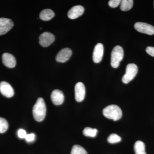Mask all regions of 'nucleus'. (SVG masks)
Listing matches in <instances>:
<instances>
[{
  "mask_svg": "<svg viewBox=\"0 0 154 154\" xmlns=\"http://www.w3.org/2000/svg\"><path fill=\"white\" fill-rule=\"evenodd\" d=\"M46 113V107L44 99L39 98L33 106V114L35 120L41 122L44 120Z\"/></svg>",
  "mask_w": 154,
  "mask_h": 154,
  "instance_id": "nucleus-1",
  "label": "nucleus"
},
{
  "mask_svg": "<svg viewBox=\"0 0 154 154\" xmlns=\"http://www.w3.org/2000/svg\"><path fill=\"white\" fill-rule=\"evenodd\" d=\"M103 114L106 118L116 121L121 119L122 111L117 105H108L103 109Z\"/></svg>",
  "mask_w": 154,
  "mask_h": 154,
  "instance_id": "nucleus-2",
  "label": "nucleus"
},
{
  "mask_svg": "<svg viewBox=\"0 0 154 154\" xmlns=\"http://www.w3.org/2000/svg\"><path fill=\"white\" fill-rule=\"evenodd\" d=\"M124 56L123 48L119 45L116 46L111 54V66L113 68L118 67Z\"/></svg>",
  "mask_w": 154,
  "mask_h": 154,
  "instance_id": "nucleus-3",
  "label": "nucleus"
},
{
  "mask_svg": "<svg viewBox=\"0 0 154 154\" xmlns=\"http://www.w3.org/2000/svg\"><path fill=\"white\" fill-rule=\"evenodd\" d=\"M138 72L137 66L134 63L128 64L126 66V72L122 78V82L127 84L132 81Z\"/></svg>",
  "mask_w": 154,
  "mask_h": 154,
  "instance_id": "nucleus-4",
  "label": "nucleus"
},
{
  "mask_svg": "<svg viewBox=\"0 0 154 154\" xmlns=\"http://www.w3.org/2000/svg\"><path fill=\"white\" fill-rule=\"evenodd\" d=\"M134 28L140 33H146L148 35L154 34V27L144 22H137L134 25Z\"/></svg>",
  "mask_w": 154,
  "mask_h": 154,
  "instance_id": "nucleus-5",
  "label": "nucleus"
},
{
  "mask_svg": "<svg viewBox=\"0 0 154 154\" xmlns=\"http://www.w3.org/2000/svg\"><path fill=\"white\" fill-rule=\"evenodd\" d=\"M55 40V37L52 33L48 32H44L39 37V42L42 47H47Z\"/></svg>",
  "mask_w": 154,
  "mask_h": 154,
  "instance_id": "nucleus-6",
  "label": "nucleus"
},
{
  "mask_svg": "<svg viewBox=\"0 0 154 154\" xmlns=\"http://www.w3.org/2000/svg\"><path fill=\"white\" fill-rule=\"evenodd\" d=\"M14 24L12 20L7 18H0V35H4L14 27Z\"/></svg>",
  "mask_w": 154,
  "mask_h": 154,
  "instance_id": "nucleus-7",
  "label": "nucleus"
},
{
  "mask_svg": "<svg viewBox=\"0 0 154 154\" xmlns=\"http://www.w3.org/2000/svg\"><path fill=\"white\" fill-rule=\"evenodd\" d=\"M75 99L77 102H81L85 99L86 90L83 83L79 82L76 84L75 88Z\"/></svg>",
  "mask_w": 154,
  "mask_h": 154,
  "instance_id": "nucleus-8",
  "label": "nucleus"
},
{
  "mask_svg": "<svg viewBox=\"0 0 154 154\" xmlns=\"http://www.w3.org/2000/svg\"><path fill=\"white\" fill-rule=\"evenodd\" d=\"M72 55V51L69 48H64L61 50L56 56V60L60 63H65L69 60Z\"/></svg>",
  "mask_w": 154,
  "mask_h": 154,
  "instance_id": "nucleus-9",
  "label": "nucleus"
},
{
  "mask_svg": "<svg viewBox=\"0 0 154 154\" xmlns=\"http://www.w3.org/2000/svg\"><path fill=\"white\" fill-rule=\"evenodd\" d=\"M0 92L3 96L11 98L14 96V89L8 83L2 82L0 83Z\"/></svg>",
  "mask_w": 154,
  "mask_h": 154,
  "instance_id": "nucleus-10",
  "label": "nucleus"
},
{
  "mask_svg": "<svg viewBox=\"0 0 154 154\" xmlns=\"http://www.w3.org/2000/svg\"><path fill=\"white\" fill-rule=\"evenodd\" d=\"M104 54V47L102 43H98L94 48L93 59L95 63H99L102 60Z\"/></svg>",
  "mask_w": 154,
  "mask_h": 154,
  "instance_id": "nucleus-11",
  "label": "nucleus"
},
{
  "mask_svg": "<svg viewBox=\"0 0 154 154\" xmlns=\"http://www.w3.org/2000/svg\"><path fill=\"white\" fill-rule=\"evenodd\" d=\"M85 9L82 6L77 5L70 9L68 12V17L69 19H74L82 16L84 13Z\"/></svg>",
  "mask_w": 154,
  "mask_h": 154,
  "instance_id": "nucleus-12",
  "label": "nucleus"
},
{
  "mask_svg": "<svg viewBox=\"0 0 154 154\" xmlns=\"http://www.w3.org/2000/svg\"><path fill=\"white\" fill-rule=\"evenodd\" d=\"M2 58L3 63L7 67L13 68L16 66V58L12 54L8 53H5L3 54Z\"/></svg>",
  "mask_w": 154,
  "mask_h": 154,
  "instance_id": "nucleus-13",
  "label": "nucleus"
},
{
  "mask_svg": "<svg viewBox=\"0 0 154 154\" xmlns=\"http://www.w3.org/2000/svg\"><path fill=\"white\" fill-rule=\"evenodd\" d=\"M51 97L53 104L56 105H61L64 100L63 93L59 90H55L53 91Z\"/></svg>",
  "mask_w": 154,
  "mask_h": 154,
  "instance_id": "nucleus-14",
  "label": "nucleus"
},
{
  "mask_svg": "<svg viewBox=\"0 0 154 154\" xmlns=\"http://www.w3.org/2000/svg\"><path fill=\"white\" fill-rule=\"evenodd\" d=\"M54 13L50 9H45L40 12L39 18L43 21H49L52 19L54 16Z\"/></svg>",
  "mask_w": 154,
  "mask_h": 154,
  "instance_id": "nucleus-15",
  "label": "nucleus"
},
{
  "mask_svg": "<svg viewBox=\"0 0 154 154\" xmlns=\"http://www.w3.org/2000/svg\"><path fill=\"white\" fill-rule=\"evenodd\" d=\"M134 150L135 154H146L145 145L143 142L141 141L136 142L134 145Z\"/></svg>",
  "mask_w": 154,
  "mask_h": 154,
  "instance_id": "nucleus-16",
  "label": "nucleus"
},
{
  "mask_svg": "<svg viewBox=\"0 0 154 154\" xmlns=\"http://www.w3.org/2000/svg\"><path fill=\"white\" fill-rule=\"evenodd\" d=\"M133 0H122L120 2V9L123 11H129L133 5Z\"/></svg>",
  "mask_w": 154,
  "mask_h": 154,
  "instance_id": "nucleus-17",
  "label": "nucleus"
},
{
  "mask_svg": "<svg viewBox=\"0 0 154 154\" xmlns=\"http://www.w3.org/2000/svg\"><path fill=\"white\" fill-rule=\"evenodd\" d=\"M98 132V130L96 128H92L90 127H87L83 131V134L86 137H94L96 136Z\"/></svg>",
  "mask_w": 154,
  "mask_h": 154,
  "instance_id": "nucleus-18",
  "label": "nucleus"
},
{
  "mask_svg": "<svg viewBox=\"0 0 154 154\" xmlns=\"http://www.w3.org/2000/svg\"><path fill=\"white\" fill-rule=\"evenodd\" d=\"M71 154H88V153L82 146L75 145L72 148Z\"/></svg>",
  "mask_w": 154,
  "mask_h": 154,
  "instance_id": "nucleus-19",
  "label": "nucleus"
},
{
  "mask_svg": "<svg viewBox=\"0 0 154 154\" xmlns=\"http://www.w3.org/2000/svg\"><path fill=\"white\" fill-rule=\"evenodd\" d=\"M8 121L5 119L0 117V133H3L7 131L8 128Z\"/></svg>",
  "mask_w": 154,
  "mask_h": 154,
  "instance_id": "nucleus-20",
  "label": "nucleus"
},
{
  "mask_svg": "<svg viewBox=\"0 0 154 154\" xmlns=\"http://www.w3.org/2000/svg\"><path fill=\"white\" fill-rule=\"evenodd\" d=\"M121 137L116 134H112L107 138V141L110 143H116L121 141Z\"/></svg>",
  "mask_w": 154,
  "mask_h": 154,
  "instance_id": "nucleus-21",
  "label": "nucleus"
},
{
  "mask_svg": "<svg viewBox=\"0 0 154 154\" xmlns=\"http://www.w3.org/2000/svg\"><path fill=\"white\" fill-rule=\"evenodd\" d=\"M120 2V0H110L108 2V5L111 8H116L118 7Z\"/></svg>",
  "mask_w": 154,
  "mask_h": 154,
  "instance_id": "nucleus-22",
  "label": "nucleus"
},
{
  "mask_svg": "<svg viewBox=\"0 0 154 154\" xmlns=\"http://www.w3.org/2000/svg\"><path fill=\"white\" fill-rule=\"evenodd\" d=\"M27 134L26 131H25V130L20 129L18 131V137H19L20 138H25Z\"/></svg>",
  "mask_w": 154,
  "mask_h": 154,
  "instance_id": "nucleus-23",
  "label": "nucleus"
},
{
  "mask_svg": "<svg viewBox=\"0 0 154 154\" xmlns=\"http://www.w3.org/2000/svg\"><path fill=\"white\" fill-rule=\"evenodd\" d=\"M35 135L34 134L32 133L30 134H27L25 139L28 142H31L35 140Z\"/></svg>",
  "mask_w": 154,
  "mask_h": 154,
  "instance_id": "nucleus-24",
  "label": "nucleus"
},
{
  "mask_svg": "<svg viewBox=\"0 0 154 154\" xmlns=\"http://www.w3.org/2000/svg\"><path fill=\"white\" fill-rule=\"evenodd\" d=\"M146 51L149 55L154 57V47L149 46L146 48Z\"/></svg>",
  "mask_w": 154,
  "mask_h": 154,
  "instance_id": "nucleus-25",
  "label": "nucleus"
},
{
  "mask_svg": "<svg viewBox=\"0 0 154 154\" xmlns=\"http://www.w3.org/2000/svg\"></svg>",
  "mask_w": 154,
  "mask_h": 154,
  "instance_id": "nucleus-26",
  "label": "nucleus"
}]
</instances>
